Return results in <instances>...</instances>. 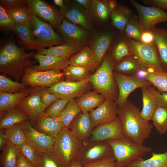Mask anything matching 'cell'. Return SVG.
Here are the masks:
<instances>
[{
    "label": "cell",
    "mask_w": 167,
    "mask_h": 167,
    "mask_svg": "<svg viewBox=\"0 0 167 167\" xmlns=\"http://www.w3.org/2000/svg\"><path fill=\"white\" fill-rule=\"evenodd\" d=\"M139 108L131 101L127 100L125 104L118 109L120 120L125 137L140 145L149 138L153 126L143 118Z\"/></svg>",
    "instance_id": "6da1fadb"
},
{
    "label": "cell",
    "mask_w": 167,
    "mask_h": 167,
    "mask_svg": "<svg viewBox=\"0 0 167 167\" xmlns=\"http://www.w3.org/2000/svg\"><path fill=\"white\" fill-rule=\"evenodd\" d=\"M34 52L26 53L13 41L7 43L0 51V72L9 75L18 82L24 76L25 69L33 65L32 60Z\"/></svg>",
    "instance_id": "7a4b0ae2"
},
{
    "label": "cell",
    "mask_w": 167,
    "mask_h": 167,
    "mask_svg": "<svg viewBox=\"0 0 167 167\" xmlns=\"http://www.w3.org/2000/svg\"><path fill=\"white\" fill-rule=\"evenodd\" d=\"M114 62L108 51L100 66L90 76V83L105 100L116 101L118 90L113 77Z\"/></svg>",
    "instance_id": "3957f363"
},
{
    "label": "cell",
    "mask_w": 167,
    "mask_h": 167,
    "mask_svg": "<svg viewBox=\"0 0 167 167\" xmlns=\"http://www.w3.org/2000/svg\"><path fill=\"white\" fill-rule=\"evenodd\" d=\"M105 142L112 149L115 160L116 167H126L152 150L150 147L138 144L126 138Z\"/></svg>",
    "instance_id": "277c9868"
},
{
    "label": "cell",
    "mask_w": 167,
    "mask_h": 167,
    "mask_svg": "<svg viewBox=\"0 0 167 167\" xmlns=\"http://www.w3.org/2000/svg\"><path fill=\"white\" fill-rule=\"evenodd\" d=\"M127 38L131 55L141 68L147 70L149 73L167 72L162 66L155 42L146 44L134 40L128 36Z\"/></svg>",
    "instance_id": "5b68a950"
},
{
    "label": "cell",
    "mask_w": 167,
    "mask_h": 167,
    "mask_svg": "<svg viewBox=\"0 0 167 167\" xmlns=\"http://www.w3.org/2000/svg\"><path fill=\"white\" fill-rule=\"evenodd\" d=\"M82 143L68 128H65L55 137L53 152L62 167H69L75 160Z\"/></svg>",
    "instance_id": "8992f818"
},
{
    "label": "cell",
    "mask_w": 167,
    "mask_h": 167,
    "mask_svg": "<svg viewBox=\"0 0 167 167\" xmlns=\"http://www.w3.org/2000/svg\"><path fill=\"white\" fill-rule=\"evenodd\" d=\"M118 32L110 24L96 29L92 34L86 46L91 49L98 67L102 62Z\"/></svg>",
    "instance_id": "52a82bcc"
},
{
    "label": "cell",
    "mask_w": 167,
    "mask_h": 167,
    "mask_svg": "<svg viewBox=\"0 0 167 167\" xmlns=\"http://www.w3.org/2000/svg\"><path fill=\"white\" fill-rule=\"evenodd\" d=\"M113 156L112 149L105 142H82L75 160L83 166L96 163Z\"/></svg>",
    "instance_id": "ba28073f"
},
{
    "label": "cell",
    "mask_w": 167,
    "mask_h": 167,
    "mask_svg": "<svg viewBox=\"0 0 167 167\" xmlns=\"http://www.w3.org/2000/svg\"><path fill=\"white\" fill-rule=\"evenodd\" d=\"M30 24L40 50L65 43L50 24L32 14Z\"/></svg>",
    "instance_id": "9c48e42d"
},
{
    "label": "cell",
    "mask_w": 167,
    "mask_h": 167,
    "mask_svg": "<svg viewBox=\"0 0 167 167\" xmlns=\"http://www.w3.org/2000/svg\"><path fill=\"white\" fill-rule=\"evenodd\" d=\"M32 66L25 69L21 80L27 86L48 88L64 81V76L60 70L37 71Z\"/></svg>",
    "instance_id": "30bf717a"
},
{
    "label": "cell",
    "mask_w": 167,
    "mask_h": 167,
    "mask_svg": "<svg viewBox=\"0 0 167 167\" xmlns=\"http://www.w3.org/2000/svg\"><path fill=\"white\" fill-rule=\"evenodd\" d=\"M56 29L65 43L72 45L78 51L87 45L92 34L83 27L65 19Z\"/></svg>",
    "instance_id": "8fae6325"
},
{
    "label": "cell",
    "mask_w": 167,
    "mask_h": 167,
    "mask_svg": "<svg viewBox=\"0 0 167 167\" xmlns=\"http://www.w3.org/2000/svg\"><path fill=\"white\" fill-rule=\"evenodd\" d=\"M129 1L138 14L139 24L142 32H154L157 24L167 22V12L164 10L156 7L144 6L134 0Z\"/></svg>",
    "instance_id": "7c38bea8"
},
{
    "label": "cell",
    "mask_w": 167,
    "mask_h": 167,
    "mask_svg": "<svg viewBox=\"0 0 167 167\" xmlns=\"http://www.w3.org/2000/svg\"><path fill=\"white\" fill-rule=\"evenodd\" d=\"M65 6L60 11L64 19L81 27L92 34L96 30L89 11L74 0H64Z\"/></svg>",
    "instance_id": "4fadbf2b"
},
{
    "label": "cell",
    "mask_w": 167,
    "mask_h": 167,
    "mask_svg": "<svg viewBox=\"0 0 167 167\" xmlns=\"http://www.w3.org/2000/svg\"><path fill=\"white\" fill-rule=\"evenodd\" d=\"M27 6L32 13L41 20L48 22L56 29L64 18L59 9L41 0H27Z\"/></svg>",
    "instance_id": "5bb4252c"
},
{
    "label": "cell",
    "mask_w": 167,
    "mask_h": 167,
    "mask_svg": "<svg viewBox=\"0 0 167 167\" xmlns=\"http://www.w3.org/2000/svg\"><path fill=\"white\" fill-rule=\"evenodd\" d=\"M113 77L118 90L116 101L118 109L126 103L129 95L135 89L152 85L147 80L142 79L135 75H127L113 72Z\"/></svg>",
    "instance_id": "9a60e30c"
},
{
    "label": "cell",
    "mask_w": 167,
    "mask_h": 167,
    "mask_svg": "<svg viewBox=\"0 0 167 167\" xmlns=\"http://www.w3.org/2000/svg\"><path fill=\"white\" fill-rule=\"evenodd\" d=\"M90 84L89 78L77 82L64 80L46 88L58 99L71 100L78 98L86 93Z\"/></svg>",
    "instance_id": "2e32d148"
},
{
    "label": "cell",
    "mask_w": 167,
    "mask_h": 167,
    "mask_svg": "<svg viewBox=\"0 0 167 167\" xmlns=\"http://www.w3.org/2000/svg\"><path fill=\"white\" fill-rule=\"evenodd\" d=\"M42 88L37 87L30 95L22 100L17 107L27 114L32 122L38 121L46 115V109L48 107L41 100Z\"/></svg>",
    "instance_id": "e0dca14e"
},
{
    "label": "cell",
    "mask_w": 167,
    "mask_h": 167,
    "mask_svg": "<svg viewBox=\"0 0 167 167\" xmlns=\"http://www.w3.org/2000/svg\"><path fill=\"white\" fill-rule=\"evenodd\" d=\"M125 138L120 120L118 117L111 122L99 124L95 127L88 139L92 141L105 142Z\"/></svg>",
    "instance_id": "ac0fdd59"
},
{
    "label": "cell",
    "mask_w": 167,
    "mask_h": 167,
    "mask_svg": "<svg viewBox=\"0 0 167 167\" xmlns=\"http://www.w3.org/2000/svg\"><path fill=\"white\" fill-rule=\"evenodd\" d=\"M21 124L27 140L39 152H53L55 138L33 128L27 120Z\"/></svg>",
    "instance_id": "d6986e66"
},
{
    "label": "cell",
    "mask_w": 167,
    "mask_h": 167,
    "mask_svg": "<svg viewBox=\"0 0 167 167\" xmlns=\"http://www.w3.org/2000/svg\"><path fill=\"white\" fill-rule=\"evenodd\" d=\"M118 108L115 101L105 100L96 108L89 112L92 127L111 122L118 116Z\"/></svg>",
    "instance_id": "ffe728a7"
},
{
    "label": "cell",
    "mask_w": 167,
    "mask_h": 167,
    "mask_svg": "<svg viewBox=\"0 0 167 167\" xmlns=\"http://www.w3.org/2000/svg\"><path fill=\"white\" fill-rule=\"evenodd\" d=\"M68 129L81 141L88 140L93 129L89 112H81L74 119Z\"/></svg>",
    "instance_id": "44dd1931"
},
{
    "label": "cell",
    "mask_w": 167,
    "mask_h": 167,
    "mask_svg": "<svg viewBox=\"0 0 167 167\" xmlns=\"http://www.w3.org/2000/svg\"><path fill=\"white\" fill-rule=\"evenodd\" d=\"M89 12L96 29L108 25L111 11L108 0H92Z\"/></svg>",
    "instance_id": "7402d4cb"
},
{
    "label": "cell",
    "mask_w": 167,
    "mask_h": 167,
    "mask_svg": "<svg viewBox=\"0 0 167 167\" xmlns=\"http://www.w3.org/2000/svg\"><path fill=\"white\" fill-rule=\"evenodd\" d=\"M33 58L39 63L38 66H32L37 71H63L70 65L69 60L70 58H62L35 54Z\"/></svg>",
    "instance_id": "603a6c76"
},
{
    "label": "cell",
    "mask_w": 167,
    "mask_h": 167,
    "mask_svg": "<svg viewBox=\"0 0 167 167\" xmlns=\"http://www.w3.org/2000/svg\"><path fill=\"white\" fill-rule=\"evenodd\" d=\"M13 32L17 36L19 47L24 50H40L30 24L16 25Z\"/></svg>",
    "instance_id": "cb8c5ba5"
},
{
    "label": "cell",
    "mask_w": 167,
    "mask_h": 167,
    "mask_svg": "<svg viewBox=\"0 0 167 167\" xmlns=\"http://www.w3.org/2000/svg\"><path fill=\"white\" fill-rule=\"evenodd\" d=\"M37 87H29L17 93L0 92V113L2 114L17 106L24 98L28 96Z\"/></svg>",
    "instance_id": "d4e9b609"
},
{
    "label": "cell",
    "mask_w": 167,
    "mask_h": 167,
    "mask_svg": "<svg viewBox=\"0 0 167 167\" xmlns=\"http://www.w3.org/2000/svg\"><path fill=\"white\" fill-rule=\"evenodd\" d=\"M114 63L131 55L127 36L124 32H118L112 45L108 51Z\"/></svg>",
    "instance_id": "484cf974"
},
{
    "label": "cell",
    "mask_w": 167,
    "mask_h": 167,
    "mask_svg": "<svg viewBox=\"0 0 167 167\" xmlns=\"http://www.w3.org/2000/svg\"><path fill=\"white\" fill-rule=\"evenodd\" d=\"M134 14L133 10L128 6L118 4L116 9L111 13L110 25L120 33H123L126 24Z\"/></svg>",
    "instance_id": "4316f807"
},
{
    "label": "cell",
    "mask_w": 167,
    "mask_h": 167,
    "mask_svg": "<svg viewBox=\"0 0 167 167\" xmlns=\"http://www.w3.org/2000/svg\"><path fill=\"white\" fill-rule=\"evenodd\" d=\"M63 128L59 118H54L46 115L38 121L35 128L55 138Z\"/></svg>",
    "instance_id": "83f0119b"
},
{
    "label": "cell",
    "mask_w": 167,
    "mask_h": 167,
    "mask_svg": "<svg viewBox=\"0 0 167 167\" xmlns=\"http://www.w3.org/2000/svg\"><path fill=\"white\" fill-rule=\"evenodd\" d=\"M105 99L101 94L95 91L86 92L75 101L82 112H89L100 106Z\"/></svg>",
    "instance_id": "f1b7e54d"
},
{
    "label": "cell",
    "mask_w": 167,
    "mask_h": 167,
    "mask_svg": "<svg viewBox=\"0 0 167 167\" xmlns=\"http://www.w3.org/2000/svg\"><path fill=\"white\" fill-rule=\"evenodd\" d=\"M0 129L3 130L30 119L28 116L17 106L0 114Z\"/></svg>",
    "instance_id": "f546056e"
},
{
    "label": "cell",
    "mask_w": 167,
    "mask_h": 167,
    "mask_svg": "<svg viewBox=\"0 0 167 167\" xmlns=\"http://www.w3.org/2000/svg\"><path fill=\"white\" fill-rule=\"evenodd\" d=\"M69 62L70 65L87 67L91 71L98 67L95 62L91 49L87 46L72 55Z\"/></svg>",
    "instance_id": "4dcf8cb0"
},
{
    "label": "cell",
    "mask_w": 167,
    "mask_h": 167,
    "mask_svg": "<svg viewBox=\"0 0 167 167\" xmlns=\"http://www.w3.org/2000/svg\"><path fill=\"white\" fill-rule=\"evenodd\" d=\"M142 95L143 107L140 114L147 121L151 120L152 116L158 107L156 98L148 87L140 88Z\"/></svg>",
    "instance_id": "1f68e13d"
},
{
    "label": "cell",
    "mask_w": 167,
    "mask_h": 167,
    "mask_svg": "<svg viewBox=\"0 0 167 167\" xmlns=\"http://www.w3.org/2000/svg\"><path fill=\"white\" fill-rule=\"evenodd\" d=\"M154 42L157 49L161 65L167 71V29L155 28L154 31Z\"/></svg>",
    "instance_id": "d6a6232c"
},
{
    "label": "cell",
    "mask_w": 167,
    "mask_h": 167,
    "mask_svg": "<svg viewBox=\"0 0 167 167\" xmlns=\"http://www.w3.org/2000/svg\"><path fill=\"white\" fill-rule=\"evenodd\" d=\"M126 167H167V150L162 153L152 152V156L144 160L140 157Z\"/></svg>",
    "instance_id": "836d02e7"
},
{
    "label": "cell",
    "mask_w": 167,
    "mask_h": 167,
    "mask_svg": "<svg viewBox=\"0 0 167 167\" xmlns=\"http://www.w3.org/2000/svg\"><path fill=\"white\" fill-rule=\"evenodd\" d=\"M91 71L87 67L69 65L62 72L66 81L77 82L89 78Z\"/></svg>",
    "instance_id": "e575fe53"
},
{
    "label": "cell",
    "mask_w": 167,
    "mask_h": 167,
    "mask_svg": "<svg viewBox=\"0 0 167 167\" xmlns=\"http://www.w3.org/2000/svg\"><path fill=\"white\" fill-rule=\"evenodd\" d=\"M78 51L72 45L66 43L52 46L38 51L37 54L49 55L62 58H70Z\"/></svg>",
    "instance_id": "d590c367"
},
{
    "label": "cell",
    "mask_w": 167,
    "mask_h": 167,
    "mask_svg": "<svg viewBox=\"0 0 167 167\" xmlns=\"http://www.w3.org/2000/svg\"><path fill=\"white\" fill-rule=\"evenodd\" d=\"M140 68L135 59L131 55L114 63L113 71L115 72L123 75H134Z\"/></svg>",
    "instance_id": "8d00e7d4"
},
{
    "label": "cell",
    "mask_w": 167,
    "mask_h": 167,
    "mask_svg": "<svg viewBox=\"0 0 167 167\" xmlns=\"http://www.w3.org/2000/svg\"><path fill=\"white\" fill-rule=\"evenodd\" d=\"M0 156V167H16L19 151L17 147L11 143H7L2 151Z\"/></svg>",
    "instance_id": "74e56055"
},
{
    "label": "cell",
    "mask_w": 167,
    "mask_h": 167,
    "mask_svg": "<svg viewBox=\"0 0 167 167\" xmlns=\"http://www.w3.org/2000/svg\"><path fill=\"white\" fill-rule=\"evenodd\" d=\"M81 112L75 100H70L59 117L63 123L64 128H68L72 121Z\"/></svg>",
    "instance_id": "f35d334b"
},
{
    "label": "cell",
    "mask_w": 167,
    "mask_h": 167,
    "mask_svg": "<svg viewBox=\"0 0 167 167\" xmlns=\"http://www.w3.org/2000/svg\"><path fill=\"white\" fill-rule=\"evenodd\" d=\"M21 123L3 130L7 142L16 147L27 140Z\"/></svg>",
    "instance_id": "ab89813d"
},
{
    "label": "cell",
    "mask_w": 167,
    "mask_h": 167,
    "mask_svg": "<svg viewBox=\"0 0 167 167\" xmlns=\"http://www.w3.org/2000/svg\"><path fill=\"white\" fill-rule=\"evenodd\" d=\"M153 126L160 135L167 131V108L158 107L151 118Z\"/></svg>",
    "instance_id": "60d3db41"
},
{
    "label": "cell",
    "mask_w": 167,
    "mask_h": 167,
    "mask_svg": "<svg viewBox=\"0 0 167 167\" xmlns=\"http://www.w3.org/2000/svg\"><path fill=\"white\" fill-rule=\"evenodd\" d=\"M5 10L15 26L30 24L32 13L27 6H23L13 10Z\"/></svg>",
    "instance_id": "b9f144b4"
},
{
    "label": "cell",
    "mask_w": 167,
    "mask_h": 167,
    "mask_svg": "<svg viewBox=\"0 0 167 167\" xmlns=\"http://www.w3.org/2000/svg\"><path fill=\"white\" fill-rule=\"evenodd\" d=\"M146 80L149 81L160 92H167V72H148Z\"/></svg>",
    "instance_id": "7bdbcfd3"
},
{
    "label": "cell",
    "mask_w": 167,
    "mask_h": 167,
    "mask_svg": "<svg viewBox=\"0 0 167 167\" xmlns=\"http://www.w3.org/2000/svg\"><path fill=\"white\" fill-rule=\"evenodd\" d=\"M27 87L22 82L14 81L4 75H0V92L17 93L24 91Z\"/></svg>",
    "instance_id": "ee69618b"
},
{
    "label": "cell",
    "mask_w": 167,
    "mask_h": 167,
    "mask_svg": "<svg viewBox=\"0 0 167 167\" xmlns=\"http://www.w3.org/2000/svg\"><path fill=\"white\" fill-rule=\"evenodd\" d=\"M19 152L36 167L40 161L39 152L27 140L16 147Z\"/></svg>",
    "instance_id": "f6af8a7d"
},
{
    "label": "cell",
    "mask_w": 167,
    "mask_h": 167,
    "mask_svg": "<svg viewBox=\"0 0 167 167\" xmlns=\"http://www.w3.org/2000/svg\"><path fill=\"white\" fill-rule=\"evenodd\" d=\"M124 32L129 38L140 42L142 31L139 26L138 15L134 14L126 24Z\"/></svg>",
    "instance_id": "bcb514c9"
},
{
    "label": "cell",
    "mask_w": 167,
    "mask_h": 167,
    "mask_svg": "<svg viewBox=\"0 0 167 167\" xmlns=\"http://www.w3.org/2000/svg\"><path fill=\"white\" fill-rule=\"evenodd\" d=\"M39 152L40 161L36 167H62L58 159L53 152Z\"/></svg>",
    "instance_id": "7dc6e473"
},
{
    "label": "cell",
    "mask_w": 167,
    "mask_h": 167,
    "mask_svg": "<svg viewBox=\"0 0 167 167\" xmlns=\"http://www.w3.org/2000/svg\"><path fill=\"white\" fill-rule=\"evenodd\" d=\"M70 100L58 99L53 102L45 111L46 116L58 118Z\"/></svg>",
    "instance_id": "c3c4849f"
},
{
    "label": "cell",
    "mask_w": 167,
    "mask_h": 167,
    "mask_svg": "<svg viewBox=\"0 0 167 167\" xmlns=\"http://www.w3.org/2000/svg\"><path fill=\"white\" fill-rule=\"evenodd\" d=\"M0 27L3 29L14 32L15 25L9 17L4 8L0 5Z\"/></svg>",
    "instance_id": "681fc988"
},
{
    "label": "cell",
    "mask_w": 167,
    "mask_h": 167,
    "mask_svg": "<svg viewBox=\"0 0 167 167\" xmlns=\"http://www.w3.org/2000/svg\"><path fill=\"white\" fill-rule=\"evenodd\" d=\"M27 0H0V5L6 10H13L26 6Z\"/></svg>",
    "instance_id": "f907efd6"
},
{
    "label": "cell",
    "mask_w": 167,
    "mask_h": 167,
    "mask_svg": "<svg viewBox=\"0 0 167 167\" xmlns=\"http://www.w3.org/2000/svg\"><path fill=\"white\" fill-rule=\"evenodd\" d=\"M147 87L155 96L158 107H161L167 108V92H160L151 85Z\"/></svg>",
    "instance_id": "816d5d0a"
},
{
    "label": "cell",
    "mask_w": 167,
    "mask_h": 167,
    "mask_svg": "<svg viewBox=\"0 0 167 167\" xmlns=\"http://www.w3.org/2000/svg\"><path fill=\"white\" fill-rule=\"evenodd\" d=\"M53 94L48 92L46 88H42L41 92V100L46 105L49 106L58 99Z\"/></svg>",
    "instance_id": "f5cc1de1"
},
{
    "label": "cell",
    "mask_w": 167,
    "mask_h": 167,
    "mask_svg": "<svg viewBox=\"0 0 167 167\" xmlns=\"http://www.w3.org/2000/svg\"><path fill=\"white\" fill-rule=\"evenodd\" d=\"M85 167H116L115 160L113 156L102 161L88 165Z\"/></svg>",
    "instance_id": "db71d44e"
},
{
    "label": "cell",
    "mask_w": 167,
    "mask_h": 167,
    "mask_svg": "<svg viewBox=\"0 0 167 167\" xmlns=\"http://www.w3.org/2000/svg\"><path fill=\"white\" fill-rule=\"evenodd\" d=\"M143 3L149 6L167 10V0H143Z\"/></svg>",
    "instance_id": "11a10c76"
},
{
    "label": "cell",
    "mask_w": 167,
    "mask_h": 167,
    "mask_svg": "<svg viewBox=\"0 0 167 167\" xmlns=\"http://www.w3.org/2000/svg\"><path fill=\"white\" fill-rule=\"evenodd\" d=\"M140 42L146 44H150L154 43V32L150 31L142 32L140 37Z\"/></svg>",
    "instance_id": "9f6ffc18"
},
{
    "label": "cell",
    "mask_w": 167,
    "mask_h": 167,
    "mask_svg": "<svg viewBox=\"0 0 167 167\" xmlns=\"http://www.w3.org/2000/svg\"><path fill=\"white\" fill-rule=\"evenodd\" d=\"M16 167H36L27 160L19 152L18 154Z\"/></svg>",
    "instance_id": "6f0895ef"
},
{
    "label": "cell",
    "mask_w": 167,
    "mask_h": 167,
    "mask_svg": "<svg viewBox=\"0 0 167 167\" xmlns=\"http://www.w3.org/2000/svg\"><path fill=\"white\" fill-rule=\"evenodd\" d=\"M77 3L89 11L91 6L92 0H74Z\"/></svg>",
    "instance_id": "680465c9"
},
{
    "label": "cell",
    "mask_w": 167,
    "mask_h": 167,
    "mask_svg": "<svg viewBox=\"0 0 167 167\" xmlns=\"http://www.w3.org/2000/svg\"><path fill=\"white\" fill-rule=\"evenodd\" d=\"M7 143L5 135L3 130L0 131V149L2 150L6 147Z\"/></svg>",
    "instance_id": "91938a15"
},
{
    "label": "cell",
    "mask_w": 167,
    "mask_h": 167,
    "mask_svg": "<svg viewBox=\"0 0 167 167\" xmlns=\"http://www.w3.org/2000/svg\"><path fill=\"white\" fill-rule=\"evenodd\" d=\"M148 74V72L147 70L140 68L137 71L134 75L140 79L146 80Z\"/></svg>",
    "instance_id": "94428289"
},
{
    "label": "cell",
    "mask_w": 167,
    "mask_h": 167,
    "mask_svg": "<svg viewBox=\"0 0 167 167\" xmlns=\"http://www.w3.org/2000/svg\"><path fill=\"white\" fill-rule=\"evenodd\" d=\"M108 2L111 12L116 9L118 4L116 0H108Z\"/></svg>",
    "instance_id": "6125c7cd"
},
{
    "label": "cell",
    "mask_w": 167,
    "mask_h": 167,
    "mask_svg": "<svg viewBox=\"0 0 167 167\" xmlns=\"http://www.w3.org/2000/svg\"><path fill=\"white\" fill-rule=\"evenodd\" d=\"M53 2L56 5L59 6L60 9H62L64 7L65 3L64 0H54Z\"/></svg>",
    "instance_id": "be15d7a7"
},
{
    "label": "cell",
    "mask_w": 167,
    "mask_h": 167,
    "mask_svg": "<svg viewBox=\"0 0 167 167\" xmlns=\"http://www.w3.org/2000/svg\"><path fill=\"white\" fill-rule=\"evenodd\" d=\"M69 167H85L79 163L75 160Z\"/></svg>",
    "instance_id": "e7e4bbea"
}]
</instances>
